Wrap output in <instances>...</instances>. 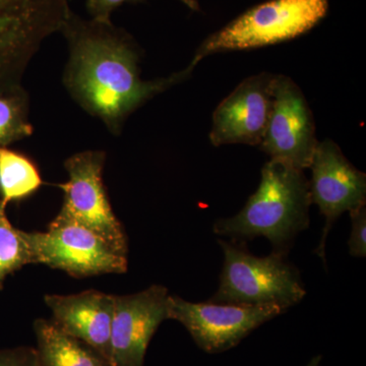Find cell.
<instances>
[{
	"label": "cell",
	"mask_w": 366,
	"mask_h": 366,
	"mask_svg": "<svg viewBox=\"0 0 366 366\" xmlns=\"http://www.w3.org/2000/svg\"><path fill=\"white\" fill-rule=\"evenodd\" d=\"M61 32L69 40L66 84L84 109L118 132L131 113L158 94L189 78L194 67L168 78L143 81L139 53L112 23L83 21L71 14Z\"/></svg>",
	"instance_id": "obj_1"
},
{
	"label": "cell",
	"mask_w": 366,
	"mask_h": 366,
	"mask_svg": "<svg viewBox=\"0 0 366 366\" xmlns=\"http://www.w3.org/2000/svg\"><path fill=\"white\" fill-rule=\"evenodd\" d=\"M310 182L303 170L269 160L261 183L239 213L214 224L218 236L244 242L264 237L274 250L289 252L296 236L310 226Z\"/></svg>",
	"instance_id": "obj_2"
},
{
	"label": "cell",
	"mask_w": 366,
	"mask_h": 366,
	"mask_svg": "<svg viewBox=\"0 0 366 366\" xmlns=\"http://www.w3.org/2000/svg\"><path fill=\"white\" fill-rule=\"evenodd\" d=\"M218 243L223 250V269L211 302L274 305L286 312L307 295L300 271L288 261V252L274 250L267 257H255L244 242L218 239Z\"/></svg>",
	"instance_id": "obj_3"
},
{
	"label": "cell",
	"mask_w": 366,
	"mask_h": 366,
	"mask_svg": "<svg viewBox=\"0 0 366 366\" xmlns=\"http://www.w3.org/2000/svg\"><path fill=\"white\" fill-rule=\"evenodd\" d=\"M329 11V0H269L249 9L197 48L189 66L215 53L242 51L279 44L300 37L319 25Z\"/></svg>",
	"instance_id": "obj_4"
},
{
	"label": "cell",
	"mask_w": 366,
	"mask_h": 366,
	"mask_svg": "<svg viewBox=\"0 0 366 366\" xmlns=\"http://www.w3.org/2000/svg\"><path fill=\"white\" fill-rule=\"evenodd\" d=\"M71 14L69 0H0V91L19 86L29 61Z\"/></svg>",
	"instance_id": "obj_5"
},
{
	"label": "cell",
	"mask_w": 366,
	"mask_h": 366,
	"mask_svg": "<svg viewBox=\"0 0 366 366\" xmlns=\"http://www.w3.org/2000/svg\"><path fill=\"white\" fill-rule=\"evenodd\" d=\"M34 264L66 272L74 278L124 274L127 255L120 254L97 233L57 215L44 232H26Z\"/></svg>",
	"instance_id": "obj_6"
},
{
	"label": "cell",
	"mask_w": 366,
	"mask_h": 366,
	"mask_svg": "<svg viewBox=\"0 0 366 366\" xmlns=\"http://www.w3.org/2000/svg\"><path fill=\"white\" fill-rule=\"evenodd\" d=\"M105 159L104 152L100 151L81 152L67 159L64 166L69 182L59 184L64 199L57 215L91 229L127 257V233L113 212L103 183Z\"/></svg>",
	"instance_id": "obj_7"
},
{
	"label": "cell",
	"mask_w": 366,
	"mask_h": 366,
	"mask_svg": "<svg viewBox=\"0 0 366 366\" xmlns=\"http://www.w3.org/2000/svg\"><path fill=\"white\" fill-rule=\"evenodd\" d=\"M274 305L243 307L222 303L189 302L170 295L168 319L179 322L207 353L225 352L264 322L283 314Z\"/></svg>",
	"instance_id": "obj_8"
},
{
	"label": "cell",
	"mask_w": 366,
	"mask_h": 366,
	"mask_svg": "<svg viewBox=\"0 0 366 366\" xmlns=\"http://www.w3.org/2000/svg\"><path fill=\"white\" fill-rule=\"evenodd\" d=\"M317 144L314 117L302 91L289 76L274 74L273 105L259 148L272 160L305 170Z\"/></svg>",
	"instance_id": "obj_9"
},
{
	"label": "cell",
	"mask_w": 366,
	"mask_h": 366,
	"mask_svg": "<svg viewBox=\"0 0 366 366\" xmlns=\"http://www.w3.org/2000/svg\"><path fill=\"white\" fill-rule=\"evenodd\" d=\"M310 168V199L326 220L315 254L326 264L325 247L333 224L345 212L350 213L365 206L366 177L347 160L331 139L319 142Z\"/></svg>",
	"instance_id": "obj_10"
},
{
	"label": "cell",
	"mask_w": 366,
	"mask_h": 366,
	"mask_svg": "<svg viewBox=\"0 0 366 366\" xmlns=\"http://www.w3.org/2000/svg\"><path fill=\"white\" fill-rule=\"evenodd\" d=\"M169 296L168 289L157 284L132 295H113L112 366H144L152 338L169 320Z\"/></svg>",
	"instance_id": "obj_11"
},
{
	"label": "cell",
	"mask_w": 366,
	"mask_h": 366,
	"mask_svg": "<svg viewBox=\"0 0 366 366\" xmlns=\"http://www.w3.org/2000/svg\"><path fill=\"white\" fill-rule=\"evenodd\" d=\"M274 79L269 72L254 74L224 99L213 114L209 132L213 146L261 144L273 105Z\"/></svg>",
	"instance_id": "obj_12"
},
{
	"label": "cell",
	"mask_w": 366,
	"mask_h": 366,
	"mask_svg": "<svg viewBox=\"0 0 366 366\" xmlns=\"http://www.w3.org/2000/svg\"><path fill=\"white\" fill-rule=\"evenodd\" d=\"M44 302L55 326L90 346L112 366L113 295L91 289L76 295H47Z\"/></svg>",
	"instance_id": "obj_13"
},
{
	"label": "cell",
	"mask_w": 366,
	"mask_h": 366,
	"mask_svg": "<svg viewBox=\"0 0 366 366\" xmlns=\"http://www.w3.org/2000/svg\"><path fill=\"white\" fill-rule=\"evenodd\" d=\"M34 333L41 366H112L90 346L64 333L52 320H36Z\"/></svg>",
	"instance_id": "obj_14"
},
{
	"label": "cell",
	"mask_w": 366,
	"mask_h": 366,
	"mask_svg": "<svg viewBox=\"0 0 366 366\" xmlns=\"http://www.w3.org/2000/svg\"><path fill=\"white\" fill-rule=\"evenodd\" d=\"M37 166L23 154L0 148V202L6 204L32 196L42 187Z\"/></svg>",
	"instance_id": "obj_15"
},
{
	"label": "cell",
	"mask_w": 366,
	"mask_h": 366,
	"mask_svg": "<svg viewBox=\"0 0 366 366\" xmlns=\"http://www.w3.org/2000/svg\"><path fill=\"white\" fill-rule=\"evenodd\" d=\"M6 209V204L0 202V290L9 274L34 264L26 231L14 227L7 218Z\"/></svg>",
	"instance_id": "obj_16"
},
{
	"label": "cell",
	"mask_w": 366,
	"mask_h": 366,
	"mask_svg": "<svg viewBox=\"0 0 366 366\" xmlns=\"http://www.w3.org/2000/svg\"><path fill=\"white\" fill-rule=\"evenodd\" d=\"M26 96L19 86L0 91V148L32 136Z\"/></svg>",
	"instance_id": "obj_17"
},
{
	"label": "cell",
	"mask_w": 366,
	"mask_h": 366,
	"mask_svg": "<svg viewBox=\"0 0 366 366\" xmlns=\"http://www.w3.org/2000/svg\"><path fill=\"white\" fill-rule=\"evenodd\" d=\"M351 233L348 240L349 252L352 257L366 255V208L361 207L350 212Z\"/></svg>",
	"instance_id": "obj_18"
},
{
	"label": "cell",
	"mask_w": 366,
	"mask_h": 366,
	"mask_svg": "<svg viewBox=\"0 0 366 366\" xmlns=\"http://www.w3.org/2000/svg\"><path fill=\"white\" fill-rule=\"evenodd\" d=\"M0 366H41V365L36 348L21 346L11 349H0Z\"/></svg>",
	"instance_id": "obj_19"
},
{
	"label": "cell",
	"mask_w": 366,
	"mask_h": 366,
	"mask_svg": "<svg viewBox=\"0 0 366 366\" xmlns=\"http://www.w3.org/2000/svg\"><path fill=\"white\" fill-rule=\"evenodd\" d=\"M144 0H86V9L94 21L112 23L110 16L114 9L124 4H137Z\"/></svg>",
	"instance_id": "obj_20"
},
{
	"label": "cell",
	"mask_w": 366,
	"mask_h": 366,
	"mask_svg": "<svg viewBox=\"0 0 366 366\" xmlns=\"http://www.w3.org/2000/svg\"><path fill=\"white\" fill-rule=\"evenodd\" d=\"M322 355L315 356V357L312 358V360H310V362H308L307 365L305 366H320V363H322Z\"/></svg>",
	"instance_id": "obj_21"
}]
</instances>
